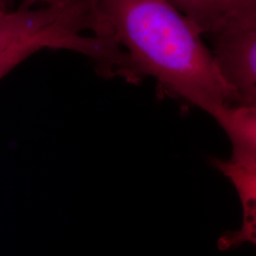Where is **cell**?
I'll use <instances>...</instances> for the list:
<instances>
[{
	"mask_svg": "<svg viewBox=\"0 0 256 256\" xmlns=\"http://www.w3.org/2000/svg\"><path fill=\"white\" fill-rule=\"evenodd\" d=\"M102 16L138 79L210 115L236 95L202 32L168 0H99Z\"/></svg>",
	"mask_w": 256,
	"mask_h": 256,
	"instance_id": "1",
	"label": "cell"
},
{
	"mask_svg": "<svg viewBox=\"0 0 256 256\" xmlns=\"http://www.w3.org/2000/svg\"><path fill=\"white\" fill-rule=\"evenodd\" d=\"M214 55L236 95V104L256 106V22L210 37Z\"/></svg>",
	"mask_w": 256,
	"mask_h": 256,
	"instance_id": "2",
	"label": "cell"
},
{
	"mask_svg": "<svg viewBox=\"0 0 256 256\" xmlns=\"http://www.w3.org/2000/svg\"><path fill=\"white\" fill-rule=\"evenodd\" d=\"M88 6V0H63L40 9L0 12V50L55 28L82 21Z\"/></svg>",
	"mask_w": 256,
	"mask_h": 256,
	"instance_id": "3",
	"label": "cell"
},
{
	"mask_svg": "<svg viewBox=\"0 0 256 256\" xmlns=\"http://www.w3.org/2000/svg\"><path fill=\"white\" fill-rule=\"evenodd\" d=\"M84 32L82 24H66L1 50L0 80L28 57L44 48L72 50L90 58L97 52L99 42L96 37L86 36Z\"/></svg>",
	"mask_w": 256,
	"mask_h": 256,
	"instance_id": "4",
	"label": "cell"
},
{
	"mask_svg": "<svg viewBox=\"0 0 256 256\" xmlns=\"http://www.w3.org/2000/svg\"><path fill=\"white\" fill-rule=\"evenodd\" d=\"M203 34L214 37L256 22V0H168Z\"/></svg>",
	"mask_w": 256,
	"mask_h": 256,
	"instance_id": "5",
	"label": "cell"
},
{
	"mask_svg": "<svg viewBox=\"0 0 256 256\" xmlns=\"http://www.w3.org/2000/svg\"><path fill=\"white\" fill-rule=\"evenodd\" d=\"M214 164L234 185L243 212L240 229L220 238V248L229 250L245 243L256 247V165L242 164L232 158L216 160Z\"/></svg>",
	"mask_w": 256,
	"mask_h": 256,
	"instance_id": "6",
	"label": "cell"
},
{
	"mask_svg": "<svg viewBox=\"0 0 256 256\" xmlns=\"http://www.w3.org/2000/svg\"><path fill=\"white\" fill-rule=\"evenodd\" d=\"M210 116L229 138L232 160L256 165V106L232 104L220 108Z\"/></svg>",
	"mask_w": 256,
	"mask_h": 256,
	"instance_id": "7",
	"label": "cell"
},
{
	"mask_svg": "<svg viewBox=\"0 0 256 256\" xmlns=\"http://www.w3.org/2000/svg\"><path fill=\"white\" fill-rule=\"evenodd\" d=\"M63 0H22V3L20 4L19 8L22 9H30L32 8L34 6L38 5V4H43V5H55Z\"/></svg>",
	"mask_w": 256,
	"mask_h": 256,
	"instance_id": "8",
	"label": "cell"
},
{
	"mask_svg": "<svg viewBox=\"0 0 256 256\" xmlns=\"http://www.w3.org/2000/svg\"><path fill=\"white\" fill-rule=\"evenodd\" d=\"M16 0H0V12H7L14 10V4Z\"/></svg>",
	"mask_w": 256,
	"mask_h": 256,
	"instance_id": "9",
	"label": "cell"
}]
</instances>
